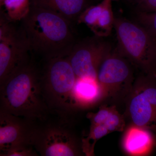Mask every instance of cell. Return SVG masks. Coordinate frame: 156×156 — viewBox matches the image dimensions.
Masks as SVG:
<instances>
[{"label": "cell", "mask_w": 156, "mask_h": 156, "mask_svg": "<svg viewBox=\"0 0 156 156\" xmlns=\"http://www.w3.org/2000/svg\"><path fill=\"white\" fill-rule=\"evenodd\" d=\"M20 22L30 52L46 61L66 57L76 42L72 23L48 9L31 5L28 14Z\"/></svg>", "instance_id": "obj_1"}, {"label": "cell", "mask_w": 156, "mask_h": 156, "mask_svg": "<svg viewBox=\"0 0 156 156\" xmlns=\"http://www.w3.org/2000/svg\"><path fill=\"white\" fill-rule=\"evenodd\" d=\"M0 110L36 123L47 121L52 112L43 93L41 72L32 58L0 85Z\"/></svg>", "instance_id": "obj_2"}, {"label": "cell", "mask_w": 156, "mask_h": 156, "mask_svg": "<svg viewBox=\"0 0 156 156\" xmlns=\"http://www.w3.org/2000/svg\"><path fill=\"white\" fill-rule=\"evenodd\" d=\"M46 62L41 72L42 87L50 110L64 115L79 108L75 95L77 78L67 57Z\"/></svg>", "instance_id": "obj_3"}, {"label": "cell", "mask_w": 156, "mask_h": 156, "mask_svg": "<svg viewBox=\"0 0 156 156\" xmlns=\"http://www.w3.org/2000/svg\"><path fill=\"white\" fill-rule=\"evenodd\" d=\"M114 27L122 56L154 77L156 76V38L138 23L115 18Z\"/></svg>", "instance_id": "obj_4"}, {"label": "cell", "mask_w": 156, "mask_h": 156, "mask_svg": "<svg viewBox=\"0 0 156 156\" xmlns=\"http://www.w3.org/2000/svg\"><path fill=\"white\" fill-rule=\"evenodd\" d=\"M4 13L0 17V85L31 60L27 42L20 27L17 28Z\"/></svg>", "instance_id": "obj_5"}, {"label": "cell", "mask_w": 156, "mask_h": 156, "mask_svg": "<svg viewBox=\"0 0 156 156\" xmlns=\"http://www.w3.org/2000/svg\"><path fill=\"white\" fill-rule=\"evenodd\" d=\"M38 123L32 137V145L42 156H78L85 154L80 140L65 126Z\"/></svg>", "instance_id": "obj_6"}, {"label": "cell", "mask_w": 156, "mask_h": 156, "mask_svg": "<svg viewBox=\"0 0 156 156\" xmlns=\"http://www.w3.org/2000/svg\"><path fill=\"white\" fill-rule=\"evenodd\" d=\"M96 36L76 42L67 57L78 79L97 80L98 70L111 53L109 43Z\"/></svg>", "instance_id": "obj_7"}, {"label": "cell", "mask_w": 156, "mask_h": 156, "mask_svg": "<svg viewBox=\"0 0 156 156\" xmlns=\"http://www.w3.org/2000/svg\"><path fill=\"white\" fill-rule=\"evenodd\" d=\"M133 74L123 56L111 53L104 59L98 70L97 80L102 97H119L130 93Z\"/></svg>", "instance_id": "obj_8"}, {"label": "cell", "mask_w": 156, "mask_h": 156, "mask_svg": "<svg viewBox=\"0 0 156 156\" xmlns=\"http://www.w3.org/2000/svg\"><path fill=\"white\" fill-rule=\"evenodd\" d=\"M131 90L128 105L134 126L156 130V85L150 80L139 82Z\"/></svg>", "instance_id": "obj_9"}, {"label": "cell", "mask_w": 156, "mask_h": 156, "mask_svg": "<svg viewBox=\"0 0 156 156\" xmlns=\"http://www.w3.org/2000/svg\"><path fill=\"white\" fill-rule=\"evenodd\" d=\"M37 124L0 110V152L15 145H32V137Z\"/></svg>", "instance_id": "obj_10"}, {"label": "cell", "mask_w": 156, "mask_h": 156, "mask_svg": "<svg viewBox=\"0 0 156 156\" xmlns=\"http://www.w3.org/2000/svg\"><path fill=\"white\" fill-rule=\"evenodd\" d=\"M90 0H31V5L48 9L72 23L88 7Z\"/></svg>", "instance_id": "obj_11"}, {"label": "cell", "mask_w": 156, "mask_h": 156, "mask_svg": "<svg viewBox=\"0 0 156 156\" xmlns=\"http://www.w3.org/2000/svg\"><path fill=\"white\" fill-rule=\"evenodd\" d=\"M151 143V136L147 129L135 126L127 131L123 142L127 153L133 155L145 154Z\"/></svg>", "instance_id": "obj_12"}, {"label": "cell", "mask_w": 156, "mask_h": 156, "mask_svg": "<svg viewBox=\"0 0 156 156\" xmlns=\"http://www.w3.org/2000/svg\"><path fill=\"white\" fill-rule=\"evenodd\" d=\"M87 117L90 120L91 125H103L110 132L122 131L126 124L124 117L115 106L101 107L98 111L89 113Z\"/></svg>", "instance_id": "obj_13"}, {"label": "cell", "mask_w": 156, "mask_h": 156, "mask_svg": "<svg viewBox=\"0 0 156 156\" xmlns=\"http://www.w3.org/2000/svg\"><path fill=\"white\" fill-rule=\"evenodd\" d=\"M75 95L79 108L92 105L103 98L97 80L90 79L77 78Z\"/></svg>", "instance_id": "obj_14"}, {"label": "cell", "mask_w": 156, "mask_h": 156, "mask_svg": "<svg viewBox=\"0 0 156 156\" xmlns=\"http://www.w3.org/2000/svg\"><path fill=\"white\" fill-rule=\"evenodd\" d=\"M103 10L97 24L92 30L96 36L102 37L108 35L114 27L115 18L112 7V1L102 0Z\"/></svg>", "instance_id": "obj_15"}, {"label": "cell", "mask_w": 156, "mask_h": 156, "mask_svg": "<svg viewBox=\"0 0 156 156\" xmlns=\"http://www.w3.org/2000/svg\"><path fill=\"white\" fill-rule=\"evenodd\" d=\"M5 7L7 17L12 22H20L30 10L31 0H4L1 6Z\"/></svg>", "instance_id": "obj_16"}, {"label": "cell", "mask_w": 156, "mask_h": 156, "mask_svg": "<svg viewBox=\"0 0 156 156\" xmlns=\"http://www.w3.org/2000/svg\"><path fill=\"white\" fill-rule=\"evenodd\" d=\"M109 132L103 125H91L89 134L82 139V148L84 154L87 156L93 155L96 142Z\"/></svg>", "instance_id": "obj_17"}, {"label": "cell", "mask_w": 156, "mask_h": 156, "mask_svg": "<svg viewBox=\"0 0 156 156\" xmlns=\"http://www.w3.org/2000/svg\"><path fill=\"white\" fill-rule=\"evenodd\" d=\"M103 6L102 1L98 5L89 6L81 13L77 22L79 23H84L92 30L97 24L103 10Z\"/></svg>", "instance_id": "obj_18"}, {"label": "cell", "mask_w": 156, "mask_h": 156, "mask_svg": "<svg viewBox=\"0 0 156 156\" xmlns=\"http://www.w3.org/2000/svg\"><path fill=\"white\" fill-rule=\"evenodd\" d=\"M138 23L156 38V11H140L137 14Z\"/></svg>", "instance_id": "obj_19"}, {"label": "cell", "mask_w": 156, "mask_h": 156, "mask_svg": "<svg viewBox=\"0 0 156 156\" xmlns=\"http://www.w3.org/2000/svg\"><path fill=\"white\" fill-rule=\"evenodd\" d=\"M1 156H37L38 153L32 145H17L0 152Z\"/></svg>", "instance_id": "obj_20"}, {"label": "cell", "mask_w": 156, "mask_h": 156, "mask_svg": "<svg viewBox=\"0 0 156 156\" xmlns=\"http://www.w3.org/2000/svg\"><path fill=\"white\" fill-rule=\"evenodd\" d=\"M138 6L140 11H156V0H138Z\"/></svg>", "instance_id": "obj_21"}, {"label": "cell", "mask_w": 156, "mask_h": 156, "mask_svg": "<svg viewBox=\"0 0 156 156\" xmlns=\"http://www.w3.org/2000/svg\"><path fill=\"white\" fill-rule=\"evenodd\" d=\"M3 1H4V0H0V3H1V5L2 4Z\"/></svg>", "instance_id": "obj_22"}, {"label": "cell", "mask_w": 156, "mask_h": 156, "mask_svg": "<svg viewBox=\"0 0 156 156\" xmlns=\"http://www.w3.org/2000/svg\"><path fill=\"white\" fill-rule=\"evenodd\" d=\"M110 1H116V0H110Z\"/></svg>", "instance_id": "obj_23"}]
</instances>
